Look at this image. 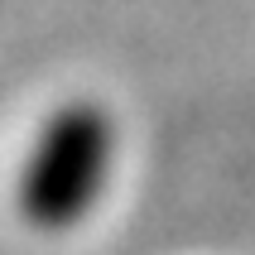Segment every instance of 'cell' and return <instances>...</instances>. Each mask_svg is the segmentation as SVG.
I'll return each mask as SVG.
<instances>
[{
    "instance_id": "1",
    "label": "cell",
    "mask_w": 255,
    "mask_h": 255,
    "mask_svg": "<svg viewBox=\"0 0 255 255\" xmlns=\"http://www.w3.org/2000/svg\"><path fill=\"white\" fill-rule=\"evenodd\" d=\"M116 126L97 101H63L34 135L19 169V212L39 231H72L106 193Z\"/></svg>"
}]
</instances>
